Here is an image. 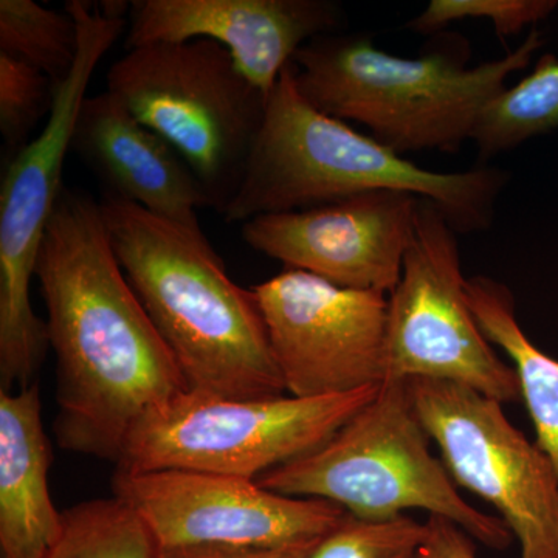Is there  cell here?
Segmentation results:
<instances>
[{
    "instance_id": "obj_1",
    "label": "cell",
    "mask_w": 558,
    "mask_h": 558,
    "mask_svg": "<svg viewBox=\"0 0 558 558\" xmlns=\"http://www.w3.org/2000/svg\"><path fill=\"white\" fill-rule=\"evenodd\" d=\"M36 278L57 357L58 444L117 462L132 429L190 388L83 191L62 186Z\"/></svg>"
},
{
    "instance_id": "obj_2",
    "label": "cell",
    "mask_w": 558,
    "mask_h": 558,
    "mask_svg": "<svg viewBox=\"0 0 558 558\" xmlns=\"http://www.w3.org/2000/svg\"><path fill=\"white\" fill-rule=\"evenodd\" d=\"M110 245L190 391L231 399L286 395L253 290L230 275L201 227L131 202H101Z\"/></svg>"
},
{
    "instance_id": "obj_3",
    "label": "cell",
    "mask_w": 558,
    "mask_h": 558,
    "mask_svg": "<svg viewBox=\"0 0 558 558\" xmlns=\"http://www.w3.org/2000/svg\"><path fill=\"white\" fill-rule=\"evenodd\" d=\"M508 174L498 168L425 170L371 135L315 109L295 83L293 64L267 98L266 117L236 196L230 223L301 211L371 191H403L433 202L457 233L487 230Z\"/></svg>"
},
{
    "instance_id": "obj_4",
    "label": "cell",
    "mask_w": 558,
    "mask_h": 558,
    "mask_svg": "<svg viewBox=\"0 0 558 558\" xmlns=\"http://www.w3.org/2000/svg\"><path fill=\"white\" fill-rule=\"evenodd\" d=\"M543 46L537 31L497 61L470 68L469 43L439 35L424 54L403 58L366 35L317 36L293 58L300 94L326 116L368 128L385 148L403 154L458 153L473 140L488 102Z\"/></svg>"
},
{
    "instance_id": "obj_5",
    "label": "cell",
    "mask_w": 558,
    "mask_h": 558,
    "mask_svg": "<svg viewBox=\"0 0 558 558\" xmlns=\"http://www.w3.org/2000/svg\"><path fill=\"white\" fill-rule=\"evenodd\" d=\"M429 440L409 381L385 380L374 399L325 444L256 483L286 497L332 502L368 523L425 510L428 517L457 524L487 548H508V524L461 497L442 459L432 453Z\"/></svg>"
},
{
    "instance_id": "obj_6",
    "label": "cell",
    "mask_w": 558,
    "mask_h": 558,
    "mask_svg": "<svg viewBox=\"0 0 558 558\" xmlns=\"http://www.w3.org/2000/svg\"><path fill=\"white\" fill-rule=\"evenodd\" d=\"M108 92L178 150L223 215L240 190L267 95L209 39L135 47L110 65Z\"/></svg>"
},
{
    "instance_id": "obj_7",
    "label": "cell",
    "mask_w": 558,
    "mask_h": 558,
    "mask_svg": "<svg viewBox=\"0 0 558 558\" xmlns=\"http://www.w3.org/2000/svg\"><path fill=\"white\" fill-rule=\"evenodd\" d=\"M65 11L78 25V58L68 78L54 86L53 109L43 131L10 160L0 191L2 389L16 384L31 387L28 380L49 348L46 322L33 311L32 279L61 194L62 167L92 75L128 25V20L109 16L81 0H69Z\"/></svg>"
},
{
    "instance_id": "obj_8",
    "label": "cell",
    "mask_w": 558,
    "mask_h": 558,
    "mask_svg": "<svg viewBox=\"0 0 558 558\" xmlns=\"http://www.w3.org/2000/svg\"><path fill=\"white\" fill-rule=\"evenodd\" d=\"M379 388L328 398L186 391L132 429L117 464L124 472L196 470L256 481L325 444Z\"/></svg>"
},
{
    "instance_id": "obj_9",
    "label": "cell",
    "mask_w": 558,
    "mask_h": 558,
    "mask_svg": "<svg viewBox=\"0 0 558 558\" xmlns=\"http://www.w3.org/2000/svg\"><path fill=\"white\" fill-rule=\"evenodd\" d=\"M457 234L433 202L418 197L402 275L389 293L387 380L454 381L515 402V369L498 357L470 310Z\"/></svg>"
},
{
    "instance_id": "obj_10",
    "label": "cell",
    "mask_w": 558,
    "mask_h": 558,
    "mask_svg": "<svg viewBox=\"0 0 558 558\" xmlns=\"http://www.w3.org/2000/svg\"><path fill=\"white\" fill-rule=\"evenodd\" d=\"M409 381L414 409L457 483L498 510L521 558H558V478L498 400L454 381Z\"/></svg>"
},
{
    "instance_id": "obj_11",
    "label": "cell",
    "mask_w": 558,
    "mask_h": 558,
    "mask_svg": "<svg viewBox=\"0 0 558 558\" xmlns=\"http://www.w3.org/2000/svg\"><path fill=\"white\" fill-rule=\"evenodd\" d=\"M286 392L349 395L387 380L388 300L286 269L252 288Z\"/></svg>"
},
{
    "instance_id": "obj_12",
    "label": "cell",
    "mask_w": 558,
    "mask_h": 558,
    "mask_svg": "<svg viewBox=\"0 0 558 558\" xmlns=\"http://www.w3.org/2000/svg\"><path fill=\"white\" fill-rule=\"evenodd\" d=\"M113 490L159 548H281L325 538L348 517L323 499L286 497L253 480L196 470H117Z\"/></svg>"
},
{
    "instance_id": "obj_13",
    "label": "cell",
    "mask_w": 558,
    "mask_h": 558,
    "mask_svg": "<svg viewBox=\"0 0 558 558\" xmlns=\"http://www.w3.org/2000/svg\"><path fill=\"white\" fill-rule=\"evenodd\" d=\"M418 197L371 191L242 223L245 244L340 288L391 293L402 275Z\"/></svg>"
},
{
    "instance_id": "obj_14",
    "label": "cell",
    "mask_w": 558,
    "mask_h": 558,
    "mask_svg": "<svg viewBox=\"0 0 558 558\" xmlns=\"http://www.w3.org/2000/svg\"><path fill=\"white\" fill-rule=\"evenodd\" d=\"M343 21L330 0H134L124 47L215 40L269 97L301 47Z\"/></svg>"
},
{
    "instance_id": "obj_15",
    "label": "cell",
    "mask_w": 558,
    "mask_h": 558,
    "mask_svg": "<svg viewBox=\"0 0 558 558\" xmlns=\"http://www.w3.org/2000/svg\"><path fill=\"white\" fill-rule=\"evenodd\" d=\"M72 149L105 183L109 199L131 202L186 227H201V209L213 208L201 180L178 150L108 90L84 100Z\"/></svg>"
},
{
    "instance_id": "obj_16",
    "label": "cell",
    "mask_w": 558,
    "mask_h": 558,
    "mask_svg": "<svg viewBox=\"0 0 558 558\" xmlns=\"http://www.w3.org/2000/svg\"><path fill=\"white\" fill-rule=\"evenodd\" d=\"M49 468L38 387L0 389L2 558H44L60 537L62 513L50 497Z\"/></svg>"
},
{
    "instance_id": "obj_17",
    "label": "cell",
    "mask_w": 558,
    "mask_h": 558,
    "mask_svg": "<svg viewBox=\"0 0 558 558\" xmlns=\"http://www.w3.org/2000/svg\"><path fill=\"white\" fill-rule=\"evenodd\" d=\"M465 296L481 332L512 360L521 399L537 435L535 444L548 457L558 478V360L527 339L508 286L494 278H469Z\"/></svg>"
},
{
    "instance_id": "obj_18",
    "label": "cell",
    "mask_w": 558,
    "mask_h": 558,
    "mask_svg": "<svg viewBox=\"0 0 558 558\" xmlns=\"http://www.w3.org/2000/svg\"><path fill=\"white\" fill-rule=\"evenodd\" d=\"M557 128L558 60L543 54L526 78L488 102L473 142L481 159L486 160Z\"/></svg>"
},
{
    "instance_id": "obj_19",
    "label": "cell",
    "mask_w": 558,
    "mask_h": 558,
    "mask_svg": "<svg viewBox=\"0 0 558 558\" xmlns=\"http://www.w3.org/2000/svg\"><path fill=\"white\" fill-rule=\"evenodd\" d=\"M44 558H159V545L123 499H94L62 512L60 537Z\"/></svg>"
},
{
    "instance_id": "obj_20",
    "label": "cell",
    "mask_w": 558,
    "mask_h": 558,
    "mask_svg": "<svg viewBox=\"0 0 558 558\" xmlns=\"http://www.w3.org/2000/svg\"><path fill=\"white\" fill-rule=\"evenodd\" d=\"M80 51L72 14L35 0H0V53L27 62L53 81L68 78Z\"/></svg>"
},
{
    "instance_id": "obj_21",
    "label": "cell",
    "mask_w": 558,
    "mask_h": 558,
    "mask_svg": "<svg viewBox=\"0 0 558 558\" xmlns=\"http://www.w3.org/2000/svg\"><path fill=\"white\" fill-rule=\"evenodd\" d=\"M54 83L27 62L0 53V134L13 154L32 142L40 121L49 120Z\"/></svg>"
},
{
    "instance_id": "obj_22",
    "label": "cell",
    "mask_w": 558,
    "mask_h": 558,
    "mask_svg": "<svg viewBox=\"0 0 558 558\" xmlns=\"http://www.w3.org/2000/svg\"><path fill=\"white\" fill-rule=\"evenodd\" d=\"M427 527L410 517L368 523L347 517L307 558H416Z\"/></svg>"
},
{
    "instance_id": "obj_23",
    "label": "cell",
    "mask_w": 558,
    "mask_h": 558,
    "mask_svg": "<svg viewBox=\"0 0 558 558\" xmlns=\"http://www.w3.org/2000/svg\"><path fill=\"white\" fill-rule=\"evenodd\" d=\"M557 5L556 0H432L411 20L409 28L421 35H436L453 22L486 17L505 39L545 20Z\"/></svg>"
},
{
    "instance_id": "obj_24",
    "label": "cell",
    "mask_w": 558,
    "mask_h": 558,
    "mask_svg": "<svg viewBox=\"0 0 558 558\" xmlns=\"http://www.w3.org/2000/svg\"><path fill=\"white\" fill-rule=\"evenodd\" d=\"M322 539L281 546V548H229V546L159 548V558H307Z\"/></svg>"
},
{
    "instance_id": "obj_25",
    "label": "cell",
    "mask_w": 558,
    "mask_h": 558,
    "mask_svg": "<svg viewBox=\"0 0 558 558\" xmlns=\"http://www.w3.org/2000/svg\"><path fill=\"white\" fill-rule=\"evenodd\" d=\"M425 527L427 534L421 548L425 558H476L472 537L451 521L428 517Z\"/></svg>"
},
{
    "instance_id": "obj_26",
    "label": "cell",
    "mask_w": 558,
    "mask_h": 558,
    "mask_svg": "<svg viewBox=\"0 0 558 558\" xmlns=\"http://www.w3.org/2000/svg\"><path fill=\"white\" fill-rule=\"evenodd\" d=\"M416 558H425V557H424V554H422L421 550H418Z\"/></svg>"
}]
</instances>
